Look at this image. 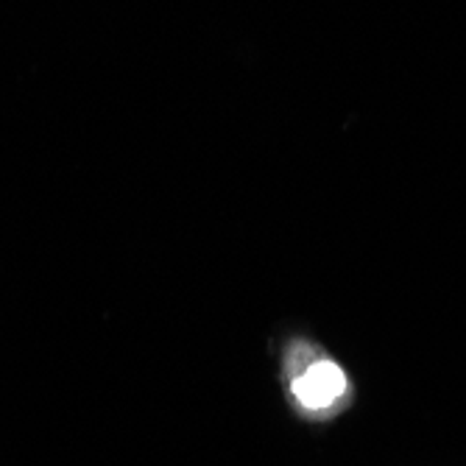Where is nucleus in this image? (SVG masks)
Listing matches in <instances>:
<instances>
[{"label":"nucleus","mask_w":466,"mask_h":466,"mask_svg":"<svg viewBox=\"0 0 466 466\" xmlns=\"http://www.w3.org/2000/svg\"><path fill=\"white\" fill-rule=\"evenodd\" d=\"M288 394L308 416H324L350 394L347 371L308 338H290L285 350Z\"/></svg>","instance_id":"obj_1"}]
</instances>
